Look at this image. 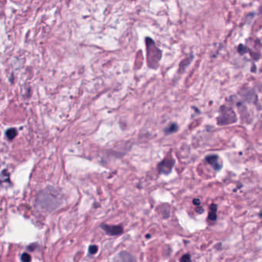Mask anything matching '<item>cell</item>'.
I'll return each instance as SVG.
<instances>
[{"label": "cell", "mask_w": 262, "mask_h": 262, "mask_svg": "<svg viewBox=\"0 0 262 262\" xmlns=\"http://www.w3.org/2000/svg\"><path fill=\"white\" fill-rule=\"evenodd\" d=\"M220 112L221 115L218 118V124L228 125L237 121L236 115L231 109L227 108L226 106H222L220 109Z\"/></svg>", "instance_id": "cell-1"}, {"label": "cell", "mask_w": 262, "mask_h": 262, "mask_svg": "<svg viewBox=\"0 0 262 262\" xmlns=\"http://www.w3.org/2000/svg\"><path fill=\"white\" fill-rule=\"evenodd\" d=\"M146 44H147V52H151V53L150 54H147V59L148 62V65H149L150 67H151V64H153L152 67H155L154 64H157L158 62V61L161 59V52L158 49V48L155 47L153 41H151V43L148 42V41L146 40Z\"/></svg>", "instance_id": "cell-2"}, {"label": "cell", "mask_w": 262, "mask_h": 262, "mask_svg": "<svg viewBox=\"0 0 262 262\" xmlns=\"http://www.w3.org/2000/svg\"><path fill=\"white\" fill-rule=\"evenodd\" d=\"M174 160L172 158H165V160L161 161L158 166V171L161 174H168L172 171V168L174 167Z\"/></svg>", "instance_id": "cell-3"}, {"label": "cell", "mask_w": 262, "mask_h": 262, "mask_svg": "<svg viewBox=\"0 0 262 262\" xmlns=\"http://www.w3.org/2000/svg\"><path fill=\"white\" fill-rule=\"evenodd\" d=\"M102 228L107 235L111 236H117L122 235L123 233V228L119 225H108V224H102Z\"/></svg>", "instance_id": "cell-4"}, {"label": "cell", "mask_w": 262, "mask_h": 262, "mask_svg": "<svg viewBox=\"0 0 262 262\" xmlns=\"http://www.w3.org/2000/svg\"><path fill=\"white\" fill-rule=\"evenodd\" d=\"M219 157L217 155H208L205 157V161L207 162L211 165L212 166L215 170L216 171H218L222 168V165L219 164L218 162V159H219Z\"/></svg>", "instance_id": "cell-5"}, {"label": "cell", "mask_w": 262, "mask_h": 262, "mask_svg": "<svg viewBox=\"0 0 262 262\" xmlns=\"http://www.w3.org/2000/svg\"><path fill=\"white\" fill-rule=\"evenodd\" d=\"M118 256L119 257V258H118L117 259L118 261H135V258H134L133 257H132V255L129 254V253H127L125 251H124V252H121Z\"/></svg>", "instance_id": "cell-6"}, {"label": "cell", "mask_w": 262, "mask_h": 262, "mask_svg": "<svg viewBox=\"0 0 262 262\" xmlns=\"http://www.w3.org/2000/svg\"><path fill=\"white\" fill-rule=\"evenodd\" d=\"M210 212H209V215H208V218L211 221H215V220L217 219V215H216V211H217V205H215V204H212L210 206Z\"/></svg>", "instance_id": "cell-7"}, {"label": "cell", "mask_w": 262, "mask_h": 262, "mask_svg": "<svg viewBox=\"0 0 262 262\" xmlns=\"http://www.w3.org/2000/svg\"><path fill=\"white\" fill-rule=\"evenodd\" d=\"M5 135L9 140H12L17 135V130L16 129H9L5 131Z\"/></svg>", "instance_id": "cell-8"}, {"label": "cell", "mask_w": 262, "mask_h": 262, "mask_svg": "<svg viewBox=\"0 0 262 262\" xmlns=\"http://www.w3.org/2000/svg\"><path fill=\"white\" fill-rule=\"evenodd\" d=\"M178 131V125L176 123H172L168 126L167 129H165V132L166 134H172Z\"/></svg>", "instance_id": "cell-9"}, {"label": "cell", "mask_w": 262, "mask_h": 262, "mask_svg": "<svg viewBox=\"0 0 262 262\" xmlns=\"http://www.w3.org/2000/svg\"><path fill=\"white\" fill-rule=\"evenodd\" d=\"M192 59H193V56L188 57V58H186L185 59H184L183 61L181 62V64H180V68H180V70L182 69V71H183L184 69H185V68L192 62Z\"/></svg>", "instance_id": "cell-10"}, {"label": "cell", "mask_w": 262, "mask_h": 262, "mask_svg": "<svg viewBox=\"0 0 262 262\" xmlns=\"http://www.w3.org/2000/svg\"><path fill=\"white\" fill-rule=\"evenodd\" d=\"M237 52H239L240 54L244 55L245 53H248V52H250V49L248 47H246L245 45H239L238 47H237Z\"/></svg>", "instance_id": "cell-11"}, {"label": "cell", "mask_w": 262, "mask_h": 262, "mask_svg": "<svg viewBox=\"0 0 262 262\" xmlns=\"http://www.w3.org/2000/svg\"><path fill=\"white\" fill-rule=\"evenodd\" d=\"M21 260L24 262H29L32 260V258H31V256L29 254L23 253L22 254V256H21Z\"/></svg>", "instance_id": "cell-12"}, {"label": "cell", "mask_w": 262, "mask_h": 262, "mask_svg": "<svg viewBox=\"0 0 262 262\" xmlns=\"http://www.w3.org/2000/svg\"><path fill=\"white\" fill-rule=\"evenodd\" d=\"M98 251V247L96 245H91L88 248V252L90 254H95L97 253Z\"/></svg>", "instance_id": "cell-13"}, {"label": "cell", "mask_w": 262, "mask_h": 262, "mask_svg": "<svg viewBox=\"0 0 262 262\" xmlns=\"http://www.w3.org/2000/svg\"><path fill=\"white\" fill-rule=\"evenodd\" d=\"M180 261L183 262L190 261H191V257H190L189 254H185L184 256H182V258L180 259Z\"/></svg>", "instance_id": "cell-14"}, {"label": "cell", "mask_w": 262, "mask_h": 262, "mask_svg": "<svg viewBox=\"0 0 262 262\" xmlns=\"http://www.w3.org/2000/svg\"><path fill=\"white\" fill-rule=\"evenodd\" d=\"M193 204H194V205L199 206L200 205H201V201H200L199 199L195 198V199H194V200H193Z\"/></svg>", "instance_id": "cell-15"}, {"label": "cell", "mask_w": 262, "mask_h": 262, "mask_svg": "<svg viewBox=\"0 0 262 262\" xmlns=\"http://www.w3.org/2000/svg\"><path fill=\"white\" fill-rule=\"evenodd\" d=\"M36 248V244H31V245H29V246L27 248L29 251H34Z\"/></svg>", "instance_id": "cell-16"}, {"label": "cell", "mask_w": 262, "mask_h": 262, "mask_svg": "<svg viewBox=\"0 0 262 262\" xmlns=\"http://www.w3.org/2000/svg\"><path fill=\"white\" fill-rule=\"evenodd\" d=\"M196 211L198 213H199V214H201V213H203L204 209L201 207H198V208H196Z\"/></svg>", "instance_id": "cell-17"}, {"label": "cell", "mask_w": 262, "mask_h": 262, "mask_svg": "<svg viewBox=\"0 0 262 262\" xmlns=\"http://www.w3.org/2000/svg\"><path fill=\"white\" fill-rule=\"evenodd\" d=\"M260 12H261V16H262V7L260 9Z\"/></svg>", "instance_id": "cell-18"}]
</instances>
